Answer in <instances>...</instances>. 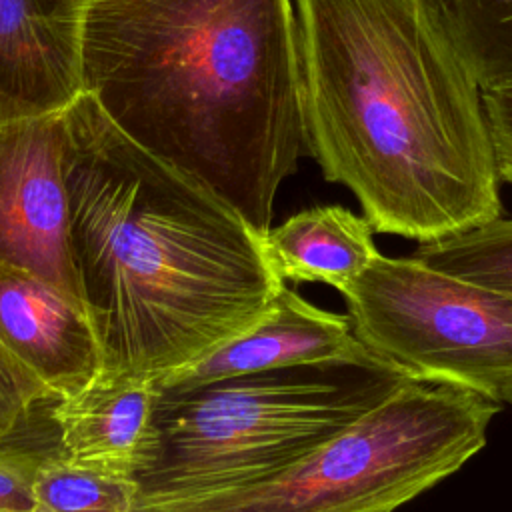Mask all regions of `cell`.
<instances>
[{
  "label": "cell",
  "mask_w": 512,
  "mask_h": 512,
  "mask_svg": "<svg viewBox=\"0 0 512 512\" xmlns=\"http://www.w3.org/2000/svg\"><path fill=\"white\" fill-rule=\"evenodd\" d=\"M82 90L262 238L306 152L292 0H86Z\"/></svg>",
  "instance_id": "cell-3"
},
{
  "label": "cell",
  "mask_w": 512,
  "mask_h": 512,
  "mask_svg": "<svg viewBox=\"0 0 512 512\" xmlns=\"http://www.w3.org/2000/svg\"><path fill=\"white\" fill-rule=\"evenodd\" d=\"M412 256L438 270L512 294V218L498 216L466 232L420 242Z\"/></svg>",
  "instance_id": "cell-15"
},
{
  "label": "cell",
  "mask_w": 512,
  "mask_h": 512,
  "mask_svg": "<svg viewBox=\"0 0 512 512\" xmlns=\"http://www.w3.org/2000/svg\"><path fill=\"white\" fill-rule=\"evenodd\" d=\"M352 330L410 378L512 404V294L416 256L376 254L342 294Z\"/></svg>",
  "instance_id": "cell-6"
},
{
  "label": "cell",
  "mask_w": 512,
  "mask_h": 512,
  "mask_svg": "<svg viewBox=\"0 0 512 512\" xmlns=\"http://www.w3.org/2000/svg\"><path fill=\"white\" fill-rule=\"evenodd\" d=\"M64 144V108L0 124V262L84 304L70 248Z\"/></svg>",
  "instance_id": "cell-7"
},
{
  "label": "cell",
  "mask_w": 512,
  "mask_h": 512,
  "mask_svg": "<svg viewBox=\"0 0 512 512\" xmlns=\"http://www.w3.org/2000/svg\"><path fill=\"white\" fill-rule=\"evenodd\" d=\"M42 456L0 448V512H36L32 480Z\"/></svg>",
  "instance_id": "cell-17"
},
{
  "label": "cell",
  "mask_w": 512,
  "mask_h": 512,
  "mask_svg": "<svg viewBox=\"0 0 512 512\" xmlns=\"http://www.w3.org/2000/svg\"><path fill=\"white\" fill-rule=\"evenodd\" d=\"M498 412L474 390L406 378L292 470L214 512H390L480 452Z\"/></svg>",
  "instance_id": "cell-5"
},
{
  "label": "cell",
  "mask_w": 512,
  "mask_h": 512,
  "mask_svg": "<svg viewBox=\"0 0 512 512\" xmlns=\"http://www.w3.org/2000/svg\"><path fill=\"white\" fill-rule=\"evenodd\" d=\"M56 400L52 420L62 456L130 478L154 460L156 380L96 378L82 390Z\"/></svg>",
  "instance_id": "cell-11"
},
{
  "label": "cell",
  "mask_w": 512,
  "mask_h": 512,
  "mask_svg": "<svg viewBox=\"0 0 512 512\" xmlns=\"http://www.w3.org/2000/svg\"><path fill=\"white\" fill-rule=\"evenodd\" d=\"M406 378L376 358L158 388V450L134 478L136 512H214L292 470Z\"/></svg>",
  "instance_id": "cell-4"
},
{
  "label": "cell",
  "mask_w": 512,
  "mask_h": 512,
  "mask_svg": "<svg viewBox=\"0 0 512 512\" xmlns=\"http://www.w3.org/2000/svg\"><path fill=\"white\" fill-rule=\"evenodd\" d=\"M306 152L378 234L432 242L502 212L482 88L434 0H294Z\"/></svg>",
  "instance_id": "cell-1"
},
{
  "label": "cell",
  "mask_w": 512,
  "mask_h": 512,
  "mask_svg": "<svg viewBox=\"0 0 512 512\" xmlns=\"http://www.w3.org/2000/svg\"><path fill=\"white\" fill-rule=\"evenodd\" d=\"M480 88L512 84V0H434Z\"/></svg>",
  "instance_id": "cell-13"
},
{
  "label": "cell",
  "mask_w": 512,
  "mask_h": 512,
  "mask_svg": "<svg viewBox=\"0 0 512 512\" xmlns=\"http://www.w3.org/2000/svg\"><path fill=\"white\" fill-rule=\"evenodd\" d=\"M370 222L344 206H316L268 230L264 246L286 282H324L344 294L378 254Z\"/></svg>",
  "instance_id": "cell-12"
},
{
  "label": "cell",
  "mask_w": 512,
  "mask_h": 512,
  "mask_svg": "<svg viewBox=\"0 0 512 512\" xmlns=\"http://www.w3.org/2000/svg\"><path fill=\"white\" fill-rule=\"evenodd\" d=\"M376 358L354 334L348 314L322 310L284 284L250 328L166 372L156 386L188 388L294 364L372 362Z\"/></svg>",
  "instance_id": "cell-8"
},
{
  "label": "cell",
  "mask_w": 512,
  "mask_h": 512,
  "mask_svg": "<svg viewBox=\"0 0 512 512\" xmlns=\"http://www.w3.org/2000/svg\"><path fill=\"white\" fill-rule=\"evenodd\" d=\"M32 492L36 512H136L138 502L134 478L70 460L60 452L42 456Z\"/></svg>",
  "instance_id": "cell-14"
},
{
  "label": "cell",
  "mask_w": 512,
  "mask_h": 512,
  "mask_svg": "<svg viewBox=\"0 0 512 512\" xmlns=\"http://www.w3.org/2000/svg\"><path fill=\"white\" fill-rule=\"evenodd\" d=\"M2 446H6V442H0V448H2Z\"/></svg>",
  "instance_id": "cell-19"
},
{
  "label": "cell",
  "mask_w": 512,
  "mask_h": 512,
  "mask_svg": "<svg viewBox=\"0 0 512 512\" xmlns=\"http://www.w3.org/2000/svg\"><path fill=\"white\" fill-rule=\"evenodd\" d=\"M482 104L500 180L512 184V84L484 88Z\"/></svg>",
  "instance_id": "cell-18"
},
{
  "label": "cell",
  "mask_w": 512,
  "mask_h": 512,
  "mask_svg": "<svg viewBox=\"0 0 512 512\" xmlns=\"http://www.w3.org/2000/svg\"><path fill=\"white\" fill-rule=\"evenodd\" d=\"M64 116L70 248L98 378L158 380L250 328L286 284L264 238L126 136L90 92Z\"/></svg>",
  "instance_id": "cell-2"
},
{
  "label": "cell",
  "mask_w": 512,
  "mask_h": 512,
  "mask_svg": "<svg viewBox=\"0 0 512 512\" xmlns=\"http://www.w3.org/2000/svg\"><path fill=\"white\" fill-rule=\"evenodd\" d=\"M0 342L54 394L70 396L102 372L84 304L28 270L0 262Z\"/></svg>",
  "instance_id": "cell-10"
},
{
  "label": "cell",
  "mask_w": 512,
  "mask_h": 512,
  "mask_svg": "<svg viewBox=\"0 0 512 512\" xmlns=\"http://www.w3.org/2000/svg\"><path fill=\"white\" fill-rule=\"evenodd\" d=\"M54 394L0 342V442L22 430L32 410Z\"/></svg>",
  "instance_id": "cell-16"
},
{
  "label": "cell",
  "mask_w": 512,
  "mask_h": 512,
  "mask_svg": "<svg viewBox=\"0 0 512 512\" xmlns=\"http://www.w3.org/2000/svg\"><path fill=\"white\" fill-rule=\"evenodd\" d=\"M86 0H0V124L66 108L82 92Z\"/></svg>",
  "instance_id": "cell-9"
}]
</instances>
